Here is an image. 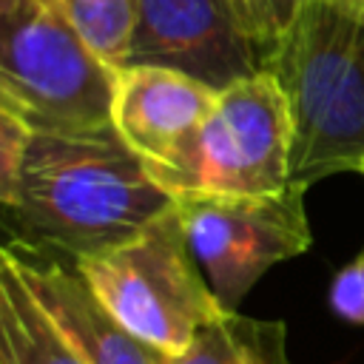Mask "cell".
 Returning a JSON list of instances; mask_svg holds the SVG:
<instances>
[{
    "mask_svg": "<svg viewBox=\"0 0 364 364\" xmlns=\"http://www.w3.org/2000/svg\"><path fill=\"white\" fill-rule=\"evenodd\" d=\"M216 94L205 82L171 68L125 65L117 77L114 128L148 165H162L196 134Z\"/></svg>",
    "mask_w": 364,
    "mask_h": 364,
    "instance_id": "9",
    "label": "cell"
},
{
    "mask_svg": "<svg viewBox=\"0 0 364 364\" xmlns=\"http://www.w3.org/2000/svg\"><path fill=\"white\" fill-rule=\"evenodd\" d=\"M290 125V182L358 171L364 162V0H307L267 51Z\"/></svg>",
    "mask_w": 364,
    "mask_h": 364,
    "instance_id": "2",
    "label": "cell"
},
{
    "mask_svg": "<svg viewBox=\"0 0 364 364\" xmlns=\"http://www.w3.org/2000/svg\"><path fill=\"white\" fill-rule=\"evenodd\" d=\"M188 245L216 301L236 310L245 293L276 262L310 247L304 188L287 185L262 196H176Z\"/></svg>",
    "mask_w": 364,
    "mask_h": 364,
    "instance_id": "6",
    "label": "cell"
},
{
    "mask_svg": "<svg viewBox=\"0 0 364 364\" xmlns=\"http://www.w3.org/2000/svg\"><path fill=\"white\" fill-rule=\"evenodd\" d=\"M330 304L344 321L364 324V247L336 273L330 284Z\"/></svg>",
    "mask_w": 364,
    "mask_h": 364,
    "instance_id": "14",
    "label": "cell"
},
{
    "mask_svg": "<svg viewBox=\"0 0 364 364\" xmlns=\"http://www.w3.org/2000/svg\"><path fill=\"white\" fill-rule=\"evenodd\" d=\"M253 43L267 51L287 34L307 0H225Z\"/></svg>",
    "mask_w": 364,
    "mask_h": 364,
    "instance_id": "13",
    "label": "cell"
},
{
    "mask_svg": "<svg viewBox=\"0 0 364 364\" xmlns=\"http://www.w3.org/2000/svg\"><path fill=\"white\" fill-rule=\"evenodd\" d=\"M0 364H85L17 270L0 259Z\"/></svg>",
    "mask_w": 364,
    "mask_h": 364,
    "instance_id": "10",
    "label": "cell"
},
{
    "mask_svg": "<svg viewBox=\"0 0 364 364\" xmlns=\"http://www.w3.org/2000/svg\"><path fill=\"white\" fill-rule=\"evenodd\" d=\"M117 77L60 0H0V111L28 131L85 134L114 125Z\"/></svg>",
    "mask_w": 364,
    "mask_h": 364,
    "instance_id": "3",
    "label": "cell"
},
{
    "mask_svg": "<svg viewBox=\"0 0 364 364\" xmlns=\"http://www.w3.org/2000/svg\"><path fill=\"white\" fill-rule=\"evenodd\" d=\"M97 301L139 341L179 355L225 313L188 245L176 208H165L134 239L74 262Z\"/></svg>",
    "mask_w": 364,
    "mask_h": 364,
    "instance_id": "4",
    "label": "cell"
},
{
    "mask_svg": "<svg viewBox=\"0 0 364 364\" xmlns=\"http://www.w3.org/2000/svg\"><path fill=\"white\" fill-rule=\"evenodd\" d=\"M57 330L82 355L85 364H165V355L128 333L91 293L77 267H65L46 250L9 242L0 250Z\"/></svg>",
    "mask_w": 364,
    "mask_h": 364,
    "instance_id": "8",
    "label": "cell"
},
{
    "mask_svg": "<svg viewBox=\"0 0 364 364\" xmlns=\"http://www.w3.org/2000/svg\"><path fill=\"white\" fill-rule=\"evenodd\" d=\"M128 65L188 74L213 91L264 71V51L225 0H134Z\"/></svg>",
    "mask_w": 364,
    "mask_h": 364,
    "instance_id": "7",
    "label": "cell"
},
{
    "mask_svg": "<svg viewBox=\"0 0 364 364\" xmlns=\"http://www.w3.org/2000/svg\"><path fill=\"white\" fill-rule=\"evenodd\" d=\"M165 364H293L287 355L284 321L250 318L225 310L196 333L179 355H165Z\"/></svg>",
    "mask_w": 364,
    "mask_h": 364,
    "instance_id": "11",
    "label": "cell"
},
{
    "mask_svg": "<svg viewBox=\"0 0 364 364\" xmlns=\"http://www.w3.org/2000/svg\"><path fill=\"white\" fill-rule=\"evenodd\" d=\"M0 199L17 228L14 242L71 262L134 239L173 202L114 125L85 134L31 131Z\"/></svg>",
    "mask_w": 364,
    "mask_h": 364,
    "instance_id": "1",
    "label": "cell"
},
{
    "mask_svg": "<svg viewBox=\"0 0 364 364\" xmlns=\"http://www.w3.org/2000/svg\"><path fill=\"white\" fill-rule=\"evenodd\" d=\"M358 171H361V173H364V162H361V168H358Z\"/></svg>",
    "mask_w": 364,
    "mask_h": 364,
    "instance_id": "15",
    "label": "cell"
},
{
    "mask_svg": "<svg viewBox=\"0 0 364 364\" xmlns=\"http://www.w3.org/2000/svg\"><path fill=\"white\" fill-rule=\"evenodd\" d=\"M293 125L273 74L259 71L216 94L210 114L182 151L148 165L156 185L176 196H262L290 185Z\"/></svg>",
    "mask_w": 364,
    "mask_h": 364,
    "instance_id": "5",
    "label": "cell"
},
{
    "mask_svg": "<svg viewBox=\"0 0 364 364\" xmlns=\"http://www.w3.org/2000/svg\"><path fill=\"white\" fill-rule=\"evenodd\" d=\"M88 46L117 71L128 65L136 23L134 0H60Z\"/></svg>",
    "mask_w": 364,
    "mask_h": 364,
    "instance_id": "12",
    "label": "cell"
}]
</instances>
